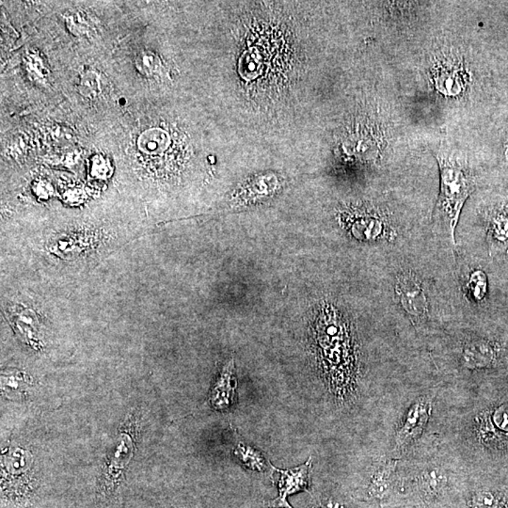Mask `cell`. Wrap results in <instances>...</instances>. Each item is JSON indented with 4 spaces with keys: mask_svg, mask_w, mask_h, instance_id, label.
I'll list each match as a JSON object with an SVG mask.
<instances>
[{
    "mask_svg": "<svg viewBox=\"0 0 508 508\" xmlns=\"http://www.w3.org/2000/svg\"><path fill=\"white\" fill-rule=\"evenodd\" d=\"M344 324L328 323L317 337L320 367L329 389L338 398L351 392L354 382V357L350 338Z\"/></svg>",
    "mask_w": 508,
    "mask_h": 508,
    "instance_id": "1",
    "label": "cell"
},
{
    "mask_svg": "<svg viewBox=\"0 0 508 508\" xmlns=\"http://www.w3.org/2000/svg\"><path fill=\"white\" fill-rule=\"evenodd\" d=\"M440 189L435 217L443 222L455 242V231L466 201L476 189V179L467 165L448 153L437 155Z\"/></svg>",
    "mask_w": 508,
    "mask_h": 508,
    "instance_id": "2",
    "label": "cell"
},
{
    "mask_svg": "<svg viewBox=\"0 0 508 508\" xmlns=\"http://www.w3.org/2000/svg\"><path fill=\"white\" fill-rule=\"evenodd\" d=\"M395 291L399 303L414 323L428 317V300L420 279L412 272H403L396 277Z\"/></svg>",
    "mask_w": 508,
    "mask_h": 508,
    "instance_id": "3",
    "label": "cell"
},
{
    "mask_svg": "<svg viewBox=\"0 0 508 508\" xmlns=\"http://www.w3.org/2000/svg\"><path fill=\"white\" fill-rule=\"evenodd\" d=\"M434 82L437 90L445 96H459L467 86L464 66L455 58H445L434 68Z\"/></svg>",
    "mask_w": 508,
    "mask_h": 508,
    "instance_id": "4",
    "label": "cell"
},
{
    "mask_svg": "<svg viewBox=\"0 0 508 508\" xmlns=\"http://www.w3.org/2000/svg\"><path fill=\"white\" fill-rule=\"evenodd\" d=\"M311 468V457L304 464L289 470H281L272 465L273 479L277 480L279 498L286 500L292 494L308 490Z\"/></svg>",
    "mask_w": 508,
    "mask_h": 508,
    "instance_id": "5",
    "label": "cell"
},
{
    "mask_svg": "<svg viewBox=\"0 0 508 508\" xmlns=\"http://www.w3.org/2000/svg\"><path fill=\"white\" fill-rule=\"evenodd\" d=\"M236 378L234 360L222 368L209 395L212 407L217 412H225L233 406L236 393Z\"/></svg>",
    "mask_w": 508,
    "mask_h": 508,
    "instance_id": "6",
    "label": "cell"
},
{
    "mask_svg": "<svg viewBox=\"0 0 508 508\" xmlns=\"http://www.w3.org/2000/svg\"><path fill=\"white\" fill-rule=\"evenodd\" d=\"M431 412V402L426 399H420L416 402L407 413L403 428L396 435V445L398 447L409 445L412 440L420 436L428 424Z\"/></svg>",
    "mask_w": 508,
    "mask_h": 508,
    "instance_id": "7",
    "label": "cell"
},
{
    "mask_svg": "<svg viewBox=\"0 0 508 508\" xmlns=\"http://www.w3.org/2000/svg\"><path fill=\"white\" fill-rule=\"evenodd\" d=\"M496 359L493 345L485 341H473L463 348V364L469 369H480L490 367Z\"/></svg>",
    "mask_w": 508,
    "mask_h": 508,
    "instance_id": "8",
    "label": "cell"
},
{
    "mask_svg": "<svg viewBox=\"0 0 508 508\" xmlns=\"http://www.w3.org/2000/svg\"><path fill=\"white\" fill-rule=\"evenodd\" d=\"M359 216L353 223V230L356 236L367 240H376L385 236L388 226L381 216L376 213H364Z\"/></svg>",
    "mask_w": 508,
    "mask_h": 508,
    "instance_id": "9",
    "label": "cell"
},
{
    "mask_svg": "<svg viewBox=\"0 0 508 508\" xmlns=\"http://www.w3.org/2000/svg\"><path fill=\"white\" fill-rule=\"evenodd\" d=\"M396 464L398 462L390 460L376 471L368 487V495L371 498L382 500L389 494Z\"/></svg>",
    "mask_w": 508,
    "mask_h": 508,
    "instance_id": "10",
    "label": "cell"
},
{
    "mask_svg": "<svg viewBox=\"0 0 508 508\" xmlns=\"http://www.w3.org/2000/svg\"><path fill=\"white\" fill-rule=\"evenodd\" d=\"M234 453L240 463L251 471H265L269 467V463L261 452L247 443H237Z\"/></svg>",
    "mask_w": 508,
    "mask_h": 508,
    "instance_id": "11",
    "label": "cell"
},
{
    "mask_svg": "<svg viewBox=\"0 0 508 508\" xmlns=\"http://www.w3.org/2000/svg\"><path fill=\"white\" fill-rule=\"evenodd\" d=\"M488 277L483 270L477 269L470 275L466 284L468 297L474 301H481L487 296Z\"/></svg>",
    "mask_w": 508,
    "mask_h": 508,
    "instance_id": "12",
    "label": "cell"
},
{
    "mask_svg": "<svg viewBox=\"0 0 508 508\" xmlns=\"http://www.w3.org/2000/svg\"><path fill=\"white\" fill-rule=\"evenodd\" d=\"M421 488L426 494H431V495H436L439 491L442 490L445 483L443 473L438 469L425 471L421 476Z\"/></svg>",
    "mask_w": 508,
    "mask_h": 508,
    "instance_id": "13",
    "label": "cell"
},
{
    "mask_svg": "<svg viewBox=\"0 0 508 508\" xmlns=\"http://www.w3.org/2000/svg\"><path fill=\"white\" fill-rule=\"evenodd\" d=\"M490 236L500 244L508 242V216L504 213H497L491 219Z\"/></svg>",
    "mask_w": 508,
    "mask_h": 508,
    "instance_id": "14",
    "label": "cell"
},
{
    "mask_svg": "<svg viewBox=\"0 0 508 508\" xmlns=\"http://www.w3.org/2000/svg\"><path fill=\"white\" fill-rule=\"evenodd\" d=\"M471 505L488 508H504L501 498L488 490L478 491L474 494L471 500Z\"/></svg>",
    "mask_w": 508,
    "mask_h": 508,
    "instance_id": "15",
    "label": "cell"
},
{
    "mask_svg": "<svg viewBox=\"0 0 508 508\" xmlns=\"http://www.w3.org/2000/svg\"><path fill=\"white\" fill-rule=\"evenodd\" d=\"M493 421L500 431L508 432V404L502 405L495 410Z\"/></svg>",
    "mask_w": 508,
    "mask_h": 508,
    "instance_id": "16",
    "label": "cell"
},
{
    "mask_svg": "<svg viewBox=\"0 0 508 508\" xmlns=\"http://www.w3.org/2000/svg\"><path fill=\"white\" fill-rule=\"evenodd\" d=\"M311 508H345V507L342 504H340V502L329 499L325 500V501L318 502L317 504L312 505Z\"/></svg>",
    "mask_w": 508,
    "mask_h": 508,
    "instance_id": "17",
    "label": "cell"
},
{
    "mask_svg": "<svg viewBox=\"0 0 508 508\" xmlns=\"http://www.w3.org/2000/svg\"><path fill=\"white\" fill-rule=\"evenodd\" d=\"M265 508H292L291 505L288 504L287 500H283L278 498L274 501L269 502V504H266Z\"/></svg>",
    "mask_w": 508,
    "mask_h": 508,
    "instance_id": "18",
    "label": "cell"
},
{
    "mask_svg": "<svg viewBox=\"0 0 508 508\" xmlns=\"http://www.w3.org/2000/svg\"><path fill=\"white\" fill-rule=\"evenodd\" d=\"M471 508H488V507H476V505H471Z\"/></svg>",
    "mask_w": 508,
    "mask_h": 508,
    "instance_id": "19",
    "label": "cell"
}]
</instances>
